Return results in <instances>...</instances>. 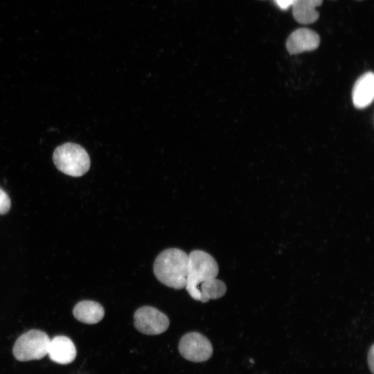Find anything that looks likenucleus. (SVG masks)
Returning a JSON list of instances; mask_svg holds the SVG:
<instances>
[{
	"label": "nucleus",
	"instance_id": "nucleus-1",
	"mask_svg": "<svg viewBox=\"0 0 374 374\" xmlns=\"http://www.w3.org/2000/svg\"><path fill=\"white\" fill-rule=\"evenodd\" d=\"M188 255L177 248L167 249L156 258L153 269L163 285L176 289L185 288L188 268Z\"/></svg>",
	"mask_w": 374,
	"mask_h": 374
},
{
	"label": "nucleus",
	"instance_id": "nucleus-2",
	"mask_svg": "<svg viewBox=\"0 0 374 374\" xmlns=\"http://www.w3.org/2000/svg\"><path fill=\"white\" fill-rule=\"evenodd\" d=\"M188 268L186 290L196 301H199V284L205 280L216 278L219 268L216 260L208 253L193 250L188 255Z\"/></svg>",
	"mask_w": 374,
	"mask_h": 374
},
{
	"label": "nucleus",
	"instance_id": "nucleus-3",
	"mask_svg": "<svg viewBox=\"0 0 374 374\" xmlns=\"http://www.w3.org/2000/svg\"><path fill=\"white\" fill-rule=\"evenodd\" d=\"M53 161L60 172L71 177L82 176L90 168L88 153L84 148L74 143H66L57 147Z\"/></svg>",
	"mask_w": 374,
	"mask_h": 374
},
{
	"label": "nucleus",
	"instance_id": "nucleus-4",
	"mask_svg": "<svg viewBox=\"0 0 374 374\" xmlns=\"http://www.w3.org/2000/svg\"><path fill=\"white\" fill-rule=\"evenodd\" d=\"M51 339L44 331L33 329L16 340L12 353L20 362L41 359L47 355Z\"/></svg>",
	"mask_w": 374,
	"mask_h": 374
},
{
	"label": "nucleus",
	"instance_id": "nucleus-5",
	"mask_svg": "<svg viewBox=\"0 0 374 374\" xmlns=\"http://www.w3.org/2000/svg\"><path fill=\"white\" fill-rule=\"evenodd\" d=\"M169 324L168 317L152 306L141 307L134 314V327L145 335H159L168 328Z\"/></svg>",
	"mask_w": 374,
	"mask_h": 374
},
{
	"label": "nucleus",
	"instance_id": "nucleus-6",
	"mask_svg": "<svg viewBox=\"0 0 374 374\" xmlns=\"http://www.w3.org/2000/svg\"><path fill=\"white\" fill-rule=\"evenodd\" d=\"M178 348L184 358L194 362H205L213 353L210 341L204 335L197 332L184 335L179 341Z\"/></svg>",
	"mask_w": 374,
	"mask_h": 374
},
{
	"label": "nucleus",
	"instance_id": "nucleus-7",
	"mask_svg": "<svg viewBox=\"0 0 374 374\" xmlns=\"http://www.w3.org/2000/svg\"><path fill=\"white\" fill-rule=\"evenodd\" d=\"M320 44L319 35L314 30L301 28L293 31L286 42L290 54H299L317 49Z\"/></svg>",
	"mask_w": 374,
	"mask_h": 374
},
{
	"label": "nucleus",
	"instance_id": "nucleus-8",
	"mask_svg": "<svg viewBox=\"0 0 374 374\" xmlns=\"http://www.w3.org/2000/svg\"><path fill=\"white\" fill-rule=\"evenodd\" d=\"M47 355L55 363L69 364L75 359L76 348L70 338L56 336L50 340Z\"/></svg>",
	"mask_w": 374,
	"mask_h": 374
},
{
	"label": "nucleus",
	"instance_id": "nucleus-9",
	"mask_svg": "<svg viewBox=\"0 0 374 374\" xmlns=\"http://www.w3.org/2000/svg\"><path fill=\"white\" fill-rule=\"evenodd\" d=\"M353 102L358 109H363L369 105L374 96V75L366 72L356 81L352 93Z\"/></svg>",
	"mask_w": 374,
	"mask_h": 374
},
{
	"label": "nucleus",
	"instance_id": "nucleus-10",
	"mask_svg": "<svg viewBox=\"0 0 374 374\" xmlns=\"http://www.w3.org/2000/svg\"><path fill=\"white\" fill-rule=\"evenodd\" d=\"M74 317L87 324H95L100 321L105 315L103 306L93 301H82L78 303L73 310Z\"/></svg>",
	"mask_w": 374,
	"mask_h": 374
},
{
	"label": "nucleus",
	"instance_id": "nucleus-11",
	"mask_svg": "<svg viewBox=\"0 0 374 374\" xmlns=\"http://www.w3.org/2000/svg\"><path fill=\"white\" fill-rule=\"evenodd\" d=\"M322 3L323 0H295L292 5L294 18L302 24L315 22L319 17L316 8Z\"/></svg>",
	"mask_w": 374,
	"mask_h": 374
},
{
	"label": "nucleus",
	"instance_id": "nucleus-12",
	"mask_svg": "<svg viewBox=\"0 0 374 374\" xmlns=\"http://www.w3.org/2000/svg\"><path fill=\"white\" fill-rule=\"evenodd\" d=\"M199 301L206 303L210 299H217L223 296L226 292V286L222 280L212 278L202 282L199 285Z\"/></svg>",
	"mask_w": 374,
	"mask_h": 374
},
{
	"label": "nucleus",
	"instance_id": "nucleus-13",
	"mask_svg": "<svg viewBox=\"0 0 374 374\" xmlns=\"http://www.w3.org/2000/svg\"><path fill=\"white\" fill-rule=\"evenodd\" d=\"M11 201L8 194L0 188V215L6 214L10 208Z\"/></svg>",
	"mask_w": 374,
	"mask_h": 374
},
{
	"label": "nucleus",
	"instance_id": "nucleus-14",
	"mask_svg": "<svg viewBox=\"0 0 374 374\" xmlns=\"http://www.w3.org/2000/svg\"><path fill=\"white\" fill-rule=\"evenodd\" d=\"M276 5L281 10H287L293 4L295 0H274Z\"/></svg>",
	"mask_w": 374,
	"mask_h": 374
},
{
	"label": "nucleus",
	"instance_id": "nucleus-15",
	"mask_svg": "<svg viewBox=\"0 0 374 374\" xmlns=\"http://www.w3.org/2000/svg\"><path fill=\"white\" fill-rule=\"evenodd\" d=\"M368 364L371 373L374 371V345L373 344L368 353Z\"/></svg>",
	"mask_w": 374,
	"mask_h": 374
}]
</instances>
